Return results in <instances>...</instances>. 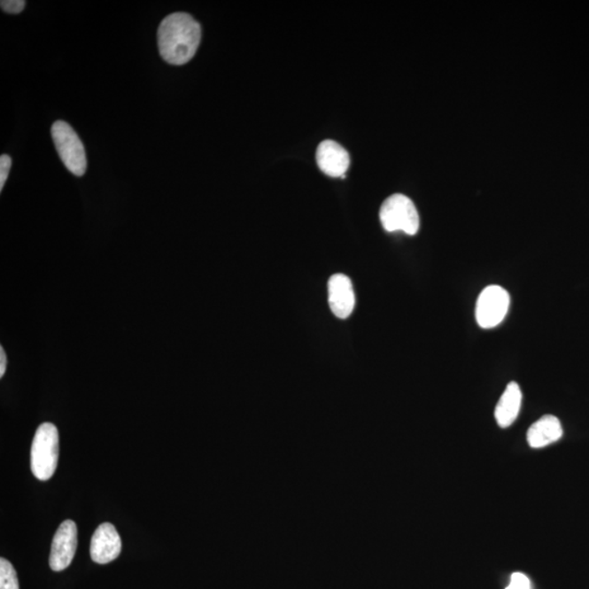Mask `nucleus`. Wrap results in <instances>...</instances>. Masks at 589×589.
<instances>
[{
  "instance_id": "1",
  "label": "nucleus",
  "mask_w": 589,
  "mask_h": 589,
  "mask_svg": "<svg viewBox=\"0 0 589 589\" xmlns=\"http://www.w3.org/2000/svg\"><path fill=\"white\" fill-rule=\"evenodd\" d=\"M201 41V26L190 15L175 12L159 25L158 42L159 54L167 63L182 66L196 55Z\"/></svg>"
},
{
  "instance_id": "2",
  "label": "nucleus",
  "mask_w": 589,
  "mask_h": 589,
  "mask_svg": "<svg viewBox=\"0 0 589 589\" xmlns=\"http://www.w3.org/2000/svg\"><path fill=\"white\" fill-rule=\"evenodd\" d=\"M59 436L53 423L44 422L37 428L31 447V470L37 479L53 477L58 463Z\"/></svg>"
},
{
  "instance_id": "3",
  "label": "nucleus",
  "mask_w": 589,
  "mask_h": 589,
  "mask_svg": "<svg viewBox=\"0 0 589 589\" xmlns=\"http://www.w3.org/2000/svg\"><path fill=\"white\" fill-rule=\"evenodd\" d=\"M51 136L65 167L74 175L83 176L87 171L86 150L73 127L63 120L56 121L51 127Z\"/></svg>"
},
{
  "instance_id": "4",
  "label": "nucleus",
  "mask_w": 589,
  "mask_h": 589,
  "mask_svg": "<svg viewBox=\"0 0 589 589\" xmlns=\"http://www.w3.org/2000/svg\"><path fill=\"white\" fill-rule=\"evenodd\" d=\"M380 221L388 232L402 230L407 235H416L419 230V215L416 206L408 197L393 195L381 205Z\"/></svg>"
},
{
  "instance_id": "5",
  "label": "nucleus",
  "mask_w": 589,
  "mask_h": 589,
  "mask_svg": "<svg viewBox=\"0 0 589 589\" xmlns=\"http://www.w3.org/2000/svg\"><path fill=\"white\" fill-rule=\"evenodd\" d=\"M510 307V295L501 286L486 287L476 304V320L483 329L498 327Z\"/></svg>"
},
{
  "instance_id": "6",
  "label": "nucleus",
  "mask_w": 589,
  "mask_h": 589,
  "mask_svg": "<svg viewBox=\"0 0 589 589\" xmlns=\"http://www.w3.org/2000/svg\"><path fill=\"white\" fill-rule=\"evenodd\" d=\"M78 544L77 525L74 521L61 523L51 544L50 565L53 571L60 572L72 564Z\"/></svg>"
},
{
  "instance_id": "7",
  "label": "nucleus",
  "mask_w": 589,
  "mask_h": 589,
  "mask_svg": "<svg viewBox=\"0 0 589 589\" xmlns=\"http://www.w3.org/2000/svg\"><path fill=\"white\" fill-rule=\"evenodd\" d=\"M121 551L120 536L111 523L97 527L92 536L89 554L94 562L107 564L118 558Z\"/></svg>"
},
{
  "instance_id": "8",
  "label": "nucleus",
  "mask_w": 589,
  "mask_h": 589,
  "mask_svg": "<svg viewBox=\"0 0 589 589\" xmlns=\"http://www.w3.org/2000/svg\"><path fill=\"white\" fill-rule=\"evenodd\" d=\"M317 163L325 175L345 177L351 159L341 144L333 140H325L317 149Z\"/></svg>"
},
{
  "instance_id": "9",
  "label": "nucleus",
  "mask_w": 589,
  "mask_h": 589,
  "mask_svg": "<svg viewBox=\"0 0 589 589\" xmlns=\"http://www.w3.org/2000/svg\"><path fill=\"white\" fill-rule=\"evenodd\" d=\"M329 304L332 313L339 319H347L355 307V293H353L350 277L344 275H334L329 281Z\"/></svg>"
},
{
  "instance_id": "10",
  "label": "nucleus",
  "mask_w": 589,
  "mask_h": 589,
  "mask_svg": "<svg viewBox=\"0 0 589 589\" xmlns=\"http://www.w3.org/2000/svg\"><path fill=\"white\" fill-rule=\"evenodd\" d=\"M563 429L559 419L553 415H546L530 427L527 442L534 449H540L561 439Z\"/></svg>"
},
{
  "instance_id": "11",
  "label": "nucleus",
  "mask_w": 589,
  "mask_h": 589,
  "mask_svg": "<svg viewBox=\"0 0 589 589\" xmlns=\"http://www.w3.org/2000/svg\"><path fill=\"white\" fill-rule=\"evenodd\" d=\"M522 391L516 383L508 384L497 404L496 421L501 428L510 427L521 411Z\"/></svg>"
},
{
  "instance_id": "12",
  "label": "nucleus",
  "mask_w": 589,
  "mask_h": 589,
  "mask_svg": "<svg viewBox=\"0 0 589 589\" xmlns=\"http://www.w3.org/2000/svg\"><path fill=\"white\" fill-rule=\"evenodd\" d=\"M0 589H19L16 570L4 558L0 559Z\"/></svg>"
},
{
  "instance_id": "13",
  "label": "nucleus",
  "mask_w": 589,
  "mask_h": 589,
  "mask_svg": "<svg viewBox=\"0 0 589 589\" xmlns=\"http://www.w3.org/2000/svg\"><path fill=\"white\" fill-rule=\"evenodd\" d=\"M12 158L7 154H3L0 157V191L3 190L4 183L7 182L9 172L12 167Z\"/></svg>"
},
{
  "instance_id": "14",
  "label": "nucleus",
  "mask_w": 589,
  "mask_h": 589,
  "mask_svg": "<svg viewBox=\"0 0 589 589\" xmlns=\"http://www.w3.org/2000/svg\"><path fill=\"white\" fill-rule=\"evenodd\" d=\"M531 581L526 575L523 573L512 574L510 585L506 589H531Z\"/></svg>"
},
{
  "instance_id": "15",
  "label": "nucleus",
  "mask_w": 589,
  "mask_h": 589,
  "mask_svg": "<svg viewBox=\"0 0 589 589\" xmlns=\"http://www.w3.org/2000/svg\"><path fill=\"white\" fill-rule=\"evenodd\" d=\"M2 9L8 13H20L25 9V0H3Z\"/></svg>"
},
{
  "instance_id": "16",
  "label": "nucleus",
  "mask_w": 589,
  "mask_h": 589,
  "mask_svg": "<svg viewBox=\"0 0 589 589\" xmlns=\"http://www.w3.org/2000/svg\"><path fill=\"white\" fill-rule=\"evenodd\" d=\"M7 368V356L6 353H4V348H0V376H4V372H6Z\"/></svg>"
}]
</instances>
